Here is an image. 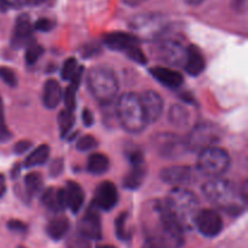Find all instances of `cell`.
Masks as SVG:
<instances>
[{"label": "cell", "mask_w": 248, "mask_h": 248, "mask_svg": "<svg viewBox=\"0 0 248 248\" xmlns=\"http://www.w3.org/2000/svg\"><path fill=\"white\" fill-rule=\"evenodd\" d=\"M142 224L148 241L161 245L165 248H178L183 244V230L171 217L165 202L150 200L143 205Z\"/></svg>", "instance_id": "1"}, {"label": "cell", "mask_w": 248, "mask_h": 248, "mask_svg": "<svg viewBox=\"0 0 248 248\" xmlns=\"http://www.w3.org/2000/svg\"><path fill=\"white\" fill-rule=\"evenodd\" d=\"M164 202L171 217L183 232L195 227L196 216L200 211V202L193 191L183 186H174L170 190Z\"/></svg>", "instance_id": "2"}, {"label": "cell", "mask_w": 248, "mask_h": 248, "mask_svg": "<svg viewBox=\"0 0 248 248\" xmlns=\"http://www.w3.org/2000/svg\"><path fill=\"white\" fill-rule=\"evenodd\" d=\"M202 193L208 201L229 215L239 216L245 211L246 201L242 199L234 184L228 179H210L202 186Z\"/></svg>", "instance_id": "3"}, {"label": "cell", "mask_w": 248, "mask_h": 248, "mask_svg": "<svg viewBox=\"0 0 248 248\" xmlns=\"http://www.w3.org/2000/svg\"><path fill=\"white\" fill-rule=\"evenodd\" d=\"M87 87L102 106H109L118 94L119 81L110 68L97 65L87 74Z\"/></svg>", "instance_id": "4"}, {"label": "cell", "mask_w": 248, "mask_h": 248, "mask_svg": "<svg viewBox=\"0 0 248 248\" xmlns=\"http://www.w3.org/2000/svg\"><path fill=\"white\" fill-rule=\"evenodd\" d=\"M116 116L124 130L130 133L142 132L148 125L140 97L132 92L120 96L116 104Z\"/></svg>", "instance_id": "5"}, {"label": "cell", "mask_w": 248, "mask_h": 248, "mask_svg": "<svg viewBox=\"0 0 248 248\" xmlns=\"http://www.w3.org/2000/svg\"><path fill=\"white\" fill-rule=\"evenodd\" d=\"M156 40L159 58L173 67L184 65L188 46L184 45V40L181 35L170 31V29L166 28L157 36Z\"/></svg>", "instance_id": "6"}, {"label": "cell", "mask_w": 248, "mask_h": 248, "mask_svg": "<svg viewBox=\"0 0 248 248\" xmlns=\"http://www.w3.org/2000/svg\"><path fill=\"white\" fill-rule=\"evenodd\" d=\"M230 167V156L227 150L219 147H211L199 154L198 170L203 176L219 178Z\"/></svg>", "instance_id": "7"}, {"label": "cell", "mask_w": 248, "mask_h": 248, "mask_svg": "<svg viewBox=\"0 0 248 248\" xmlns=\"http://www.w3.org/2000/svg\"><path fill=\"white\" fill-rule=\"evenodd\" d=\"M220 131L217 126L211 124H201L195 126L186 138V148L191 152H202L207 148L215 147L220 140Z\"/></svg>", "instance_id": "8"}, {"label": "cell", "mask_w": 248, "mask_h": 248, "mask_svg": "<svg viewBox=\"0 0 248 248\" xmlns=\"http://www.w3.org/2000/svg\"><path fill=\"white\" fill-rule=\"evenodd\" d=\"M155 152L165 159H177L188 152L186 138L170 132L157 133L152 140Z\"/></svg>", "instance_id": "9"}, {"label": "cell", "mask_w": 248, "mask_h": 248, "mask_svg": "<svg viewBox=\"0 0 248 248\" xmlns=\"http://www.w3.org/2000/svg\"><path fill=\"white\" fill-rule=\"evenodd\" d=\"M78 232L86 237L87 240H101L102 239V223L98 208L92 202L86 210L84 217L80 219L78 224Z\"/></svg>", "instance_id": "10"}, {"label": "cell", "mask_w": 248, "mask_h": 248, "mask_svg": "<svg viewBox=\"0 0 248 248\" xmlns=\"http://www.w3.org/2000/svg\"><path fill=\"white\" fill-rule=\"evenodd\" d=\"M195 227L205 236L215 237L223 229L222 217L217 211L205 208V210L199 211L195 219Z\"/></svg>", "instance_id": "11"}, {"label": "cell", "mask_w": 248, "mask_h": 248, "mask_svg": "<svg viewBox=\"0 0 248 248\" xmlns=\"http://www.w3.org/2000/svg\"><path fill=\"white\" fill-rule=\"evenodd\" d=\"M119 201V194L118 189H116L115 184L111 182L106 181L102 182L96 189L94 193V199L92 202L94 203L98 210L104 211V212H109L113 210Z\"/></svg>", "instance_id": "12"}, {"label": "cell", "mask_w": 248, "mask_h": 248, "mask_svg": "<svg viewBox=\"0 0 248 248\" xmlns=\"http://www.w3.org/2000/svg\"><path fill=\"white\" fill-rule=\"evenodd\" d=\"M33 24L28 15L23 14L17 17L11 36V45L14 48H21L33 43Z\"/></svg>", "instance_id": "13"}, {"label": "cell", "mask_w": 248, "mask_h": 248, "mask_svg": "<svg viewBox=\"0 0 248 248\" xmlns=\"http://www.w3.org/2000/svg\"><path fill=\"white\" fill-rule=\"evenodd\" d=\"M133 31H138L144 36H153L156 39L162 31L166 29V26L162 23V18L154 15H143L136 17L131 23Z\"/></svg>", "instance_id": "14"}, {"label": "cell", "mask_w": 248, "mask_h": 248, "mask_svg": "<svg viewBox=\"0 0 248 248\" xmlns=\"http://www.w3.org/2000/svg\"><path fill=\"white\" fill-rule=\"evenodd\" d=\"M138 97L148 123H155L159 120L164 110V99L161 96L154 90H147Z\"/></svg>", "instance_id": "15"}, {"label": "cell", "mask_w": 248, "mask_h": 248, "mask_svg": "<svg viewBox=\"0 0 248 248\" xmlns=\"http://www.w3.org/2000/svg\"><path fill=\"white\" fill-rule=\"evenodd\" d=\"M160 179L170 186H182L193 181L194 173L189 166H169L160 171Z\"/></svg>", "instance_id": "16"}, {"label": "cell", "mask_w": 248, "mask_h": 248, "mask_svg": "<svg viewBox=\"0 0 248 248\" xmlns=\"http://www.w3.org/2000/svg\"><path fill=\"white\" fill-rule=\"evenodd\" d=\"M103 43L110 50L126 52L131 47L140 45V39L126 31H111L103 36Z\"/></svg>", "instance_id": "17"}, {"label": "cell", "mask_w": 248, "mask_h": 248, "mask_svg": "<svg viewBox=\"0 0 248 248\" xmlns=\"http://www.w3.org/2000/svg\"><path fill=\"white\" fill-rule=\"evenodd\" d=\"M63 200L65 208H69L73 213L80 212L85 200V194L81 186L77 182H68L67 186L62 189Z\"/></svg>", "instance_id": "18"}, {"label": "cell", "mask_w": 248, "mask_h": 248, "mask_svg": "<svg viewBox=\"0 0 248 248\" xmlns=\"http://www.w3.org/2000/svg\"><path fill=\"white\" fill-rule=\"evenodd\" d=\"M186 72L191 77H199L206 68V61L200 48L195 45H189L186 48V58L184 62Z\"/></svg>", "instance_id": "19"}, {"label": "cell", "mask_w": 248, "mask_h": 248, "mask_svg": "<svg viewBox=\"0 0 248 248\" xmlns=\"http://www.w3.org/2000/svg\"><path fill=\"white\" fill-rule=\"evenodd\" d=\"M150 74L160 82L170 89H177L184 82L183 75L177 70L171 68L165 67H155L150 69Z\"/></svg>", "instance_id": "20"}, {"label": "cell", "mask_w": 248, "mask_h": 248, "mask_svg": "<svg viewBox=\"0 0 248 248\" xmlns=\"http://www.w3.org/2000/svg\"><path fill=\"white\" fill-rule=\"evenodd\" d=\"M62 89L56 80L50 79L44 84L43 103L47 109H55L62 101Z\"/></svg>", "instance_id": "21"}, {"label": "cell", "mask_w": 248, "mask_h": 248, "mask_svg": "<svg viewBox=\"0 0 248 248\" xmlns=\"http://www.w3.org/2000/svg\"><path fill=\"white\" fill-rule=\"evenodd\" d=\"M41 202L45 206L47 210L52 211V212H61L64 210V200H63V191L62 189H55V188H47L43 193L41 196Z\"/></svg>", "instance_id": "22"}, {"label": "cell", "mask_w": 248, "mask_h": 248, "mask_svg": "<svg viewBox=\"0 0 248 248\" xmlns=\"http://www.w3.org/2000/svg\"><path fill=\"white\" fill-rule=\"evenodd\" d=\"M145 174H147L145 164L131 166V170L124 178V186L128 190H136L143 184Z\"/></svg>", "instance_id": "23"}, {"label": "cell", "mask_w": 248, "mask_h": 248, "mask_svg": "<svg viewBox=\"0 0 248 248\" xmlns=\"http://www.w3.org/2000/svg\"><path fill=\"white\" fill-rule=\"evenodd\" d=\"M68 232H69V220L63 216L51 219L46 227V232L55 241L62 240L68 234Z\"/></svg>", "instance_id": "24"}, {"label": "cell", "mask_w": 248, "mask_h": 248, "mask_svg": "<svg viewBox=\"0 0 248 248\" xmlns=\"http://www.w3.org/2000/svg\"><path fill=\"white\" fill-rule=\"evenodd\" d=\"M110 167V161L107 155L102 154V153H94V154L90 155L89 160H87V171L91 174H96V176H101L104 174Z\"/></svg>", "instance_id": "25"}, {"label": "cell", "mask_w": 248, "mask_h": 248, "mask_svg": "<svg viewBox=\"0 0 248 248\" xmlns=\"http://www.w3.org/2000/svg\"><path fill=\"white\" fill-rule=\"evenodd\" d=\"M169 121L174 127L184 128L190 123V113L186 107L181 104H174L170 108Z\"/></svg>", "instance_id": "26"}, {"label": "cell", "mask_w": 248, "mask_h": 248, "mask_svg": "<svg viewBox=\"0 0 248 248\" xmlns=\"http://www.w3.org/2000/svg\"><path fill=\"white\" fill-rule=\"evenodd\" d=\"M50 156V147L47 144H41L33 150L24 160L23 166L26 169H31L35 166H41L47 161Z\"/></svg>", "instance_id": "27"}, {"label": "cell", "mask_w": 248, "mask_h": 248, "mask_svg": "<svg viewBox=\"0 0 248 248\" xmlns=\"http://www.w3.org/2000/svg\"><path fill=\"white\" fill-rule=\"evenodd\" d=\"M43 188V177L39 172H31L24 177V190L29 196L36 195Z\"/></svg>", "instance_id": "28"}, {"label": "cell", "mask_w": 248, "mask_h": 248, "mask_svg": "<svg viewBox=\"0 0 248 248\" xmlns=\"http://www.w3.org/2000/svg\"><path fill=\"white\" fill-rule=\"evenodd\" d=\"M74 123V111L68 110V109H63L60 113V115H58V125H60V132L62 137L68 135V132L73 128Z\"/></svg>", "instance_id": "29"}, {"label": "cell", "mask_w": 248, "mask_h": 248, "mask_svg": "<svg viewBox=\"0 0 248 248\" xmlns=\"http://www.w3.org/2000/svg\"><path fill=\"white\" fill-rule=\"evenodd\" d=\"M127 219L128 213L123 212L115 219V232L116 235L123 241H128L131 239V232L127 229Z\"/></svg>", "instance_id": "30"}, {"label": "cell", "mask_w": 248, "mask_h": 248, "mask_svg": "<svg viewBox=\"0 0 248 248\" xmlns=\"http://www.w3.org/2000/svg\"><path fill=\"white\" fill-rule=\"evenodd\" d=\"M44 53L43 46L38 45V44L31 43V45L27 46L26 53H24V60L28 65L35 64L39 61V58L41 57V55Z\"/></svg>", "instance_id": "31"}, {"label": "cell", "mask_w": 248, "mask_h": 248, "mask_svg": "<svg viewBox=\"0 0 248 248\" xmlns=\"http://www.w3.org/2000/svg\"><path fill=\"white\" fill-rule=\"evenodd\" d=\"M80 65L78 64V61L74 57H70L63 63L62 70H61V77L64 80H72L75 77V74L79 70Z\"/></svg>", "instance_id": "32"}, {"label": "cell", "mask_w": 248, "mask_h": 248, "mask_svg": "<svg viewBox=\"0 0 248 248\" xmlns=\"http://www.w3.org/2000/svg\"><path fill=\"white\" fill-rule=\"evenodd\" d=\"M12 138V133L6 126L5 121V111H4V102H2L1 96H0V143L9 142Z\"/></svg>", "instance_id": "33"}, {"label": "cell", "mask_w": 248, "mask_h": 248, "mask_svg": "<svg viewBox=\"0 0 248 248\" xmlns=\"http://www.w3.org/2000/svg\"><path fill=\"white\" fill-rule=\"evenodd\" d=\"M65 245H67V248H92L90 240L80 235L79 232L68 237Z\"/></svg>", "instance_id": "34"}, {"label": "cell", "mask_w": 248, "mask_h": 248, "mask_svg": "<svg viewBox=\"0 0 248 248\" xmlns=\"http://www.w3.org/2000/svg\"><path fill=\"white\" fill-rule=\"evenodd\" d=\"M97 140L93 137V136H82L79 140L77 142V149L79 152H90V150L97 148Z\"/></svg>", "instance_id": "35"}, {"label": "cell", "mask_w": 248, "mask_h": 248, "mask_svg": "<svg viewBox=\"0 0 248 248\" xmlns=\"http://www.w3.org/2000/svg\"><path fill=\"white\" fill-rule=\"evenodd\" d=\"M0 79L9 85L10 87H15L17 85V77L16 73L7 67H0Z\"/></svg>", "instance_id": "36"}, {"label": "cell", "mask_w": 248, "mask_h": 248, "mask_svg": "<svg viewBox=\"0 0 248 248\" xmlns=\"http://www.w3.org/2000/svg\"><path fill=\"white\" fill-rule=\"evenodd\" d=\"M126 155H127V159H128V161H130L131 166L145 164L144 154H143L142 150L138 149V148H131Z\"/></svg>", "instance_id": "37"}, {"label": "cell", "mask_w": 248, "mask_h": 248, "mask_svg": "<svg viewBox=\"0 0 248 248\" xmlns=\"http://www.w3.org/2000/svg\"><path fill=\"white\" fill-rule=\"evenodd\" d=\"M125 53L130 60L135 61L138 64H145V63H147V57H145V55L143 53V51L140 50V45L135 46V47H131L130 50L126 51Z\"/></svg>", "instance_id": "38"}, {"label": "cell", "mask_w": 248, "mask_h": 248, "mask_svg": "<svg viewBox=\"0 0 248 248\" xmlns=\"http://www.w3.org/2000/svg\"><path fill=\"white\" fill-rule=\"evenodd\" d=\"M55 27V22L50 18H39L38 21L34 23L33 28L39 31H52Z\"/></svg>", "instance_id": "39"}, {"label": "cell", "mask_w": 248, "mask_h": 248, "mask_svg": "<svg viewBox=\"0 0 248 248\" xmlns=\"http://www.w3.org/2000/svg\"><path fill=\"white\" fill-rule=\"evenodd\" d=\"M63 167H64V162L62 159H55L52 161V164L50 165V176L51 177H57L62 173Z\"/></svg>", "instance_id": "40"}, {"label": "cell", "mask_w": 248, "mask_h": 248, "mask_svg": "<svg viewBox=\"0 0 248 248\" xmlns=\"http://www.w3.org/2000/svg\"><path fill=\"white\" fill-rule=\"evenodd\" d=\"M7 228H9L11 232H19V234H24V232H27V225L24 224L23 222H21V220H10V222L7 223Z\"/></svg>", "instance_id": "41"}, {"label": "cell", "mask_w": 248, "mask_h": 248, "mask_svg": "<svg viewBox=\"0 0 248 248\" xmlns=\"http://www.w3.org/2000/svg\"><path fill=\"white\" fill-rule=\"evenodd\" d=\"M31 147V142H29V140H19V142H17L16 144H15L14 152L15 154L22 155L24 154V153L28 152Z\"/></svg>", "instance_id": "42"}, {"label": "cell", "mask_w": 248, "mask_h": 248, "mask_svg": "<svg viewBox=\"0 0 248 248\" xmlns=\"http://www.w3.org/2000/svg\"><path fill=\"white\" fill-rule=\"evenodd\" d=\"M0 4L4 7H22L31 4V0H0Z\"/></svg>", "instance_id": "43"}, {"label": "cell", "mask_w": 248, "mask_h": 248, "mask_svg": "<svg viewBox=\"0 0 248 248\" xmlns=\"http://www.w3.org/2000/svg\"><path fill=\"white\" fill-rule=\"evenodd\" d=\"M93 121V115H92V113L90 111V109H84V110H82V123H84V125L90 127V126H92Z\"/></svg>", "instance_id": "44"}, {"label": "cell", "mask_w": 248, "mask_h": 248, "mask_svg": "<svg viewBox=\"0 0 248 248\" xmlns=\"http://www.w3.org/2000/svg\"><path fill=\"white\" fill-rule=\"evenodd\" d=\"M147 0H123V2L125 5H127V6L130 7H136V6H140V5H142L143 2H145Z\"/></svg>", "instance_id": "45"}, {"label": "cell", "mask_w": 248, "mask_h": 248, "mask_svg": "<svg viewBox=\"0 0 248 248\" xmlns=\"http://www.w3.org/2000/svg\"><path fill=\"white\" fill-rule=\"evenodd\" d=\"M5 193H6V182H5L4 174L0 173V198H2Z\"/></svg>", "instance_id": "46"}, {"label": "cell", "mask_w": 248, "mask_h": 248, "mask_svg": "<svg viewBox=\"0 0 248 248\" xmlns=\"http://www.w3.org/2000/svg\"><path fill=\"white\" fill-rule=\"evenodd\" d=\"M19 171H21V166H19L18 164H16L14 166V169H12V171H11V178L16 179L17 177H18Z\"/></svg>", "instance_id": "47"}, {"label": "cell", "mask_w": 248, "mask_h": 248, "mask_svg": "<svg viewBox=\"0 0 248 248\" xmlns=\"http://www.w3.org/2000/svg\"><path fill=\"white\" fill-rule=\"evenodd\" d=\"M142 248H165L164 246H161V245H157L155 244V242H152V241H147V244L144 245Z\"/></svg>", "instance_id": "48"}, {"label": "cell", "mask_w": 248, "mask_h": 248, "mask_svg": "<svg viewBox=\"0 0 248 248\" xmlns=\"http://www.w3.org/2000/svg\"><path fill=\"white\" fill-rule=\"evenodd\" d=\"M184 1L189 5H200V4H202L205 0H184Z\"/></svg>", "instance_id": "49"}, {"label": "cell", "mask_w": 248, "mask_h": 248, "mask_svg": "<svg viewBox=\"0 0 248 248\" xmlns=\"http://www.w3.org/2000/svg\"><path fill=\"white\" fill-rule=\"evenodd\" d=\"M97 248H116V247L111 246V245H99V246H97Z\"/></svg>", "instance_id": "50"}, {"label": "cell", "mask_w": 248, "mask_h": 248, "mask_svg": "<svg viewBox=\"0 0 248 248\" xmlns=\"http://www.w3.org/2000/svg\"><path fill=\"white\" fill-rule=\"evenodd\" d=\"M18 248H24V247H18Z\"/></svg>", "instance_id": "51"}]
</instances>
